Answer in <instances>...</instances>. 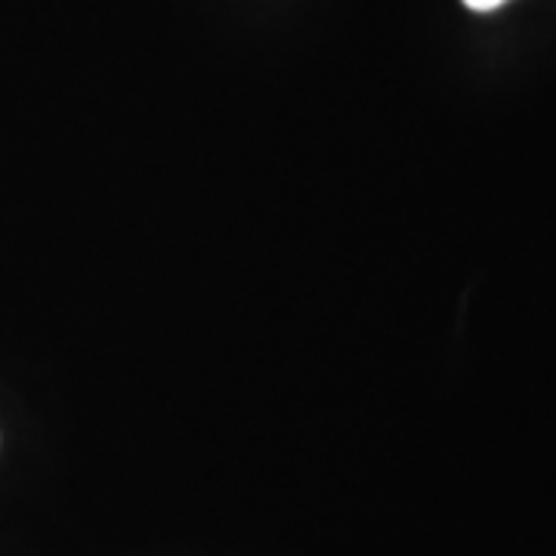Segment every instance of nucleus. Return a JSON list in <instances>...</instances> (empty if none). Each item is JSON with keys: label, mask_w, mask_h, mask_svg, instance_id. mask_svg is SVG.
Masks as SVG:
<instances>
[{"label": "nucleus", "mask_w": 556, "mask_h": 556, "mask_svg": "<svg viewBox=\"0 0 556 556\" xmlns=\"http://www.w3.org/2000/svg\"><path fill=\"white\" fill-rule=\"evenodd\" d=\"M473 13H492V10H497L501 3H507V0H464Z\"/></svg>", "instance_id": "nucleus-1"}]
</instances>
